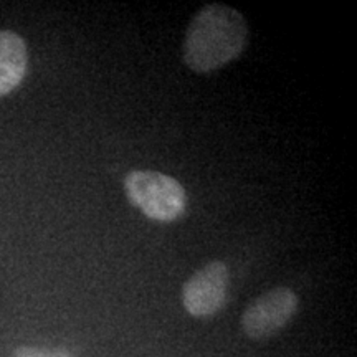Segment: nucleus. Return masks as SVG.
Instances as JSON below:
<instances>
[{
  "mask_svg": "<svg viewBox=\"0 0 357 357\" xmlns=\"http://www.w3.org/2000/svg\"><path fill=\"white\" fill-rule=\"evenodd\" d=\"M26 68L29 50L25 40L12 30H0V98L20 86Z\"/></svg>",
  "mask_w": 357,
  "mask_h": 357,
  "instance_id": "nucleus-5",
  "label": "nucleus"
},
{
  "mask_svg": "<svg viewBox=\"0 0 357 357\" xmlns=\"http://www.w3.org/2000/svg\"><path fill=\"white\" fill-rule=\"evenodd\" d=\"M13 357H73V356L65 349L42 351V349H33V347H20V349L15 351Z\"/></svg>",
  "mask_w": 357,
  "mask_h": 357,
  "instance_id": "nucleus-6",
  "label": "nucleus"
},
{
  "mask_svg": "<svg viewBox=\"0 0 357 357\" xmlns=\"http://www.w3.org/2000/svg\"><path fill=\"white\" fill-rule=\"evenodd\" d=\"M230 271L220 260H213L195 271L182 287V305L194 318H212L229 300Z\"/></svg>",
  "mask_w": 357,
  "mask_h": 357,
  "instance_id": "nucleus-4",
  "label": "nucleus"
},
{
  "mask_svg": "<svg viewBox=\"0 0 357 357\" xmlns=\"http://www.w3.org/2000/svg\"><path fill=\"white\" fill-rule=\"evenodd\" d=\"M129 204L159 223L176 222L185 213L187 192L177 178L155 171H131L124 177Z\"/></svg>",
  "mask_w": 357,
  "mask_h": 357,
  "instance_id": "nucleus-2",
  "label": "nucleus"
},
{
  "mask_svg": "<svg viewBox=\"0 0 357 357\" xmlns=\"http://www.w3.org/2000/svg\"><path fill=\"white\" fill-rule=\"evenodd\" d=\"M248 25L236 8L208 3L195 13L182 43L184 63L194 73H213L242 55Z\"/></svg>",
  "mask_w": 357,
  "mask_h": 357,
  "instance_id": "nucleus-1",
  "label": "nucleus"
},
{
  "mask_svg": "<svg viewBox=\"0 0 357 357\" xmlns=\"http://www.w3.org/2000/svg\"><path fill=\"white\" fill-rule=\"evenodd\" d=\"M300 298L288 287H276L248 305L242 314V329L253 341L270 339L283 331L296 316Z\"/></svg>",
  "mask_w": 357,
  "mask_h": 357,
  "instance_id": "nucleus-3",
  "label": "nucleus"
}]
</instances>
